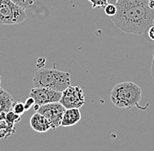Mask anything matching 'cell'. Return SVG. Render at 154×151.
Listing matches in <instances>:
<instances>
[{
    "label": "cell",
    "instance_id": "8992f818",
    "mask_svg": "<svg viewBox=\"0 0 154 151\" xmlns=\"http://www.w3.org/2000/svg\"><path fill=\"white\" fill-rule=\"evenodd\" d=\"M65 110L66 107L60 101H57L39 106L37 112L42 113L48 119L51 124V128L54 130L61 125V120Z\"/></svg>",
    "mask_w": 154,
    "mask_h": 151
},
{
    "label": "cell",
    "instance_id": "277c9868",
    "mask_svg": "<svg viewBox=\"0 0 154 151\" xmlns=\"http://www.w3.org/2000/svg\"><path fill=\"white\" fill-rule=\"evenodd\" d=\"M26 19V10L11 0H0V24L17 25Z\"/></svg>",
    "mask_w": 154,
    "mask_h": 151
},
{
    "label": "cell",
    "instance_id": "484cf974",
    "mask_svg": "<svg viewBox=\"0 0 154 151\" xmlns=\"http://www.w3.org/2000/svg\"><path fill=\"white\" fill-rule=\"evenodd\" d=\"M153 25H154V20H153Z\"/></svg>",
    "mask_w": 154,
    "mask_h": 151
},
{
    "label": "cell",
    "instance_id": "52a82bcc",
    "mask_svg": "<svg viewBox=\"0 0 154 151\" xmlns=\"http://www.w3.org/2000/svg\"><path fill=\"white\" fill-rule=\"evenodd\" d=\"M29 95L34 99L35 104L41 106L44 104L60 101L62 92L56 91L48 87H34L31 90Z\"/></svg>",
    "mask_w": 154,
    "mask_h": 151
},
{
    "label": "cell",
    "instance_id": "5b68a950",
    "mask_svg": "<svg viewBox=\"0 0 154 151\" xmlns=\"http://www.w3.org/2000/svg\"><path fill=\"white\" fill-rule=\"evenodd\" d=\"M60 102L66 108H80L85 104V95L80 86H69L64 91Z\"/></svg>",
    "mask_w": 154,
    "mask_h": 151
},
{
    "label": "cell",
    "instance_id": "4fadbf2b",
    "mask_svg": "<svg viewBox=\"0 0 154 151\" xmlns=\"http://www.w3.org/2000/svg\"><path fill=\"white\" fill-rule=\"evenodd\" d=\"M11 1L20 7H22L23 9L26 10L31 8L34 5L36 0H11Z\"/></svg>",
    "mask_w": 154,
    "mask_h": 151
},
{
    "label": "cell",
    "instance_id": "6da1fadb",
    "mask_svg": "<svg viewBox=\"0 0 154 151\" xmlns=\"http://www.w3.org/2000/svg\"><path fill=\"white\" fill-rule=\"evenodd\" d=\"M116 5L117 11L111 20L126 33L144 34L153 25L154 9L147 0H118Z\"/></svg>",
    "mask_w": 154,
    "mask_h": 151
},
{
    "label": "cell",
    "instance_id": "d6986e66",
    "mask_svg": "<svg viewBox=\"0 0 154 151\" xmlns=\"http://www.w3.org/2000/svg\"><path fill=\"white\" fill-rule=\"evenodd\" d=\"M147 33H148L149 38H151V39H152V40H154V25H152L150 28L148 29Z\"/></svg>",
    "mask_w": 154,
    "mask_h": 151
},
{
    "label": "cell",
    "instance_id": "44dd1931",
    "mask_svg": "<svg viewBox=\"0 0 154 151\" xmlns=\"http://www.w3.org/2000/svg\"><path fill=\"white\" fill-rule=\"evenodd\" d=\"M147 3L152 9H154V0H147Z\"/></svg>",
    "mask_w": 154,
    "mask_h": 151
},
{
    "label": "cell",
    "instance_id": "7a4b0ae2",
    "mask_svg": "<svg viewBox=\"0 0 154 151\" xmlns=\"http://www.w3.org/2000/svg\"><path fill=\"white\" fill-rule=\"evenodd\" d=\"M142 97V89L131 81H124L114 86L110 93L111 102L120 108L138 107Z\"/></svg>",
    "mask_w": 154,
    "mask_h": 151
},
{
    "label": "cell",
    "instance_id": "ac0fdd59",
    "mask_svg": "<svg viewBox=\"0 0 154 151\" xmlns=\"http://www.w3.org/2000/svg\"><path fill=\"white\" fill-rule=\"evenodd\" d=\"M46 62H47V59L44 57H39L38 59V61H37V66L38 68L44 67L46 65Z\"/></svg>",
    "mask_w": 154,
    "mask_h": 151
},
{
    "label": "cell",
    "instance_id": "cb8c5ba5",
    "mask_svg": "<svg viewBox=\"0 0 154 151\" xmlns=\"http://www.w3.org/2000/svg\"><path fill=\"white\" fill-rule=\"evenodd\" d=\"M4 91H5V90H4V89H3V88L1 87V86H0V94H1V93H3Z\"/></svg>",
    "mask_w": 154,
    "mask_h": 151
},
{
    "label": "cell",
    "instance_id": "7402d4cb",
    "mask_svg": "<svg viewBox=\"0 0 154 151\" xmlns=\"http://www.w3.org/2000/svg\"><path fill=\"white\" fill-rule=\"evenodd\" d=\"M152 74L154 79V50H153V59H152Z\"/></svg>",
    "mask_w": 154,
    "mask_h": 151
},
{
    "label": "cell",
    "instance_id": "3957f363",
    "mask_svg": "<svg viewBox=\"0 0 154 151\" xmlns=\"http://www.w3.org/2000/svg\"><path fill=\"white\" fill-rule=\"evenodd\" d=\"M32 82L34 87H48L62 92L70 86L71 80L67 72L41 67L35 73Z\"/></svg>",
    "mask_w": 154,
    "mask_h": 151
},
{
    "label": "cell",
    "instance_id": "ffe728a7",
    "mask_svg": "<svg viewBox=\"0 0 154 151\" xmlns=\"http://www.w3.org/2000/svg\"><path fill=\"white\" fill-rule=\"evenodd\" d=\"M5 116H6V113L5 112H0V122H4L5 120Z\"/></svg>",
    "mask_w": 154,
    "mask_h": 151
},
{
    "label": "cell",
    "instance_id": "ba28073f",
    "mask_svg": "<svg viewBox=\"0 0 154 151\" xmlns=\"http://www.w3.org/2000/svg\"><path fill=\"white\" fill-rule=\"evenodd\" d=\"M30 125L32 128L38 133L48 132L51 128V124L42 113L36 112L30 119Z\"/></svg>",
    "mask_w": 154,
    "mask_h": 151
},
{
    "label": "cell",
    "instance_id": "9c48e42d",
    "mask_svg": "<svg viewBox=\"0 0 154 151\" xmlns=\"http://www.w3.org/2000/svg\"><path fill=\"white\" fill-rule=\"evenodd\" d=\"M81 118H82V114L79 108H66L61 120L60 126L62 127L74 126L80 122Z\"/></svg>",
    "mask_w": 154,
    "mask_h": 151
},
{
    "label": "cell",
    "instance_id": "d4e9b609",
    "mask_svg": "<svg viewBox=\"0 0 154 151\" xmlns=\"http://www.w3.org/2000/svg\"><path fill=\"white\" fill-rule=\"evenodd\" d=\"M0 85H1V76H0Z\"/></svg>",
    "mask_w": 154,
    "mask_h": 151
},
{
    "label": "cell",
    "instance_id": "9a60e30c",
    "mask_svg": "<svg viewBox=\"0 0 154 151\" xmlns=\"http://www.w3.org/2000/svg\"><path fill=\"white\" fill-rule=\"evenodd\" d=\"M103 9H104V12H105L106 15L110 16V17L114 16L116 13V11H117L116 5H113V4H108Z\"/></svg>",
    "mask_w": 154,
    "mask_h": 151
},
{
    "label": "cell",
    "instance_id": "8fae6325",
    "mask_svg": "<svg viewBox=\"0 0 154 151\" xmlns=\"http://www.w3.org/2000/svg\"><path fill=\"white\" fill-rule=\"evenodd\" d=\"M15 132H16L15 125L9 124L5 121L0 122V140L7 139L11 134H15Z\"/></svg>",
    "mask_w": 154,
    "mask_h": 151
},
{
    "label": "cell",
    "instance_id": "603a6c76",
    "mask_svg": "<svg viewBox=\"0 0 154 151\" xmlns=\"http://www.w3.org/2000/svg\"><path fill=\"white\" fill-rule=\"evenodd\" d=\"M117 1H118V0H108V4H113V5H116Z\"/></svg>",
    "mask_w": 154,
    "mask_h": 151
},
{
    "label": "cell",
    "instance_id": "5bb4252c",
    "mask_svg": "<svg viewBox=\"0 0 154 151\" xmlns=\"http://www.w3.org/2000/svg\"><path fill=\"white\" fill-rule=\"evenodd\" d=\"M12 111H14L16 113L22 115L23 113L26 112V108H25V105L24 103L20 102V101H15L13 102L12 105Z\"/></svg>",
    "mask_w": 154,
    "mask_h": 151
},
{
    "label": "cell",
    "instance_id": "2e32d148",
    "mask_svg": "<svg viewBox=\"0 0 154 151\" xmlns=\"http://www.w3.org/2000/svg\"><path fill=\"white\" fill-rule=\"evenodd\" d=\"M88 1L91 3L93 8H96V7L104 8L106 5H108V0H88Z\"/></svg>",
    "mask_w": 154,
    "mask_h": 151
},
{
    "label": "cell",
    "instance_id": "30bf717a",
    "mask_svg": "<svg viewBox=\"0 0 154 151\" xmlns=\"http://www.w3.org/2000/svg\"><path fill=\"white\" fill-rule=\"evenodd\" d=\"M14 102V100L11 95L4 91L0 94V112H9L10 110H12V105Z\"/></svg>",
    "mask_w": 154,
    "mask_h": 151
},
{
    "label": "cell",
    "instance_id": "e0dca14e",
    "mask_svg": "<svg viewBox=\"0 0 154 151\" xmlns=\"http://www.w3.org/2000/svg\"><path fill=\"white\" fill-rule=\"evenodd\" d=\"M35 104V101H34V99L32 98V97H31V96H29L28 98L26 100V101H25V108H26V111H28L30 110L32 107H33V105Z\"/></svg>",
    "mask_w": 154,
    "mask_h": 151
},
{
    "label": "cell",
    "instance_id": "7c38bea8",
    "mask_svg": "<svg viewBox=\"0 0 154 151\" xmlns=\"http://www.w3.org/2000/svg\"><path fill=\"white\" fill-rule=\"evenodd\" d=\"M20 121H21V115L20 114L16 113L12 110H10L9 112L6 113L5 122H6L9 124H11V125H15L16 123H18Z\"/></svg>",
    "mask_w": 154,
    "mask_h": 151
}]
</instances>
